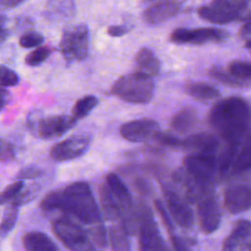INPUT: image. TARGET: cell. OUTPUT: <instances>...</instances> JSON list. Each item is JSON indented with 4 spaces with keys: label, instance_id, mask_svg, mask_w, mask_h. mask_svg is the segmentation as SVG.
Returning a JSON list of instances; mask_svg holds the SVG:
<instances>
[{
    "label": "cell",
    "instance_id": "7c38bea8",
    "mask_svg": "<svg viewBox=\"0 0 251 251\" xmlns=\"http://www.w3.org/2000/svg\"><path fill=\"white\" fill-rule=\"evenodd\" d=\"M163 192L172 221L181 227H191L194 224V216L186 200L171 188L163 187Z\"/></svg>",
    "mask_w": 251,
    "mask_h": 251
},
{
    "label": "cell",
    "instance_id": "e575fe53",
    "mask_svg": "<svg viewBox=\"0 0 251 251\" xmlns=\"http://www.w3.org/2000/svg\"><path fill=\"white\" fill-rule=\"evenodd\" d=\"M159 143H161L162 145L165 146H170V147H174V148H181V144H182V139L170 134V133H166V132H162L159 131L155 137H154Z\"/></svg>",
    "mask_w": 251,
    "mask_h": 251
},
{
    "label": "cell",
    "instance_id": "277c9868",
    "mask_svg": "<svg viewBox=\"0 0 251 251\" xmlns=\"http://www.w3.org/2000/svg\"><path fill=\"white\" fill-rule=\"evenodd\" d=\"M106 185L112 193L119 208L123 226H125L126 230L129 235L134 233L138 225V219L134 211L132 197L129 190L127 189L122 178L114 173H110L107 175Z\"/></svg>",
    "mask_w": 251,
    "mask_h": 251
},
{
    "label": "cell",
    "instance_id": "5bb4252c",
    "mask_svg": "<svg viewBox=\"0 0 251 251\" xmlns=\"http://www.w3.org/2000/svg\"><path fill=\"white\" fill-rule=\"evenodd\" d=\"M90 138L87 136H73L56 143L50 149V157L57 162L76 159L88 149Z\"/></svg>",
    "mask_w": 251,
    "mask_h": 251
},
{
    "label": "cell",
    "instance_id": "603a6c76",
    "mask_svg": "<svg viewBox=\"0 0 251 251\" xmlns=\"http://www.w3.org/2000/svg\"><path fill=\"white\" fill-rule=\"evenodd\" d=\"M128 233L121 222L109 228L108 238L112 251H130Z\"/></svg>",
    "mask_w": 251,
    "mask_h": 251
},
{
    "label": "cell",
    "instance_id": "3957f363",
    "mask_svg": "<svg viewBox=\"0 0 251 251\" xmlns=\"http://www.w3.org/2000/svg\"><path fill=\"white\" fill-rule=\"evenodd\" d=\"M154 91L155 83L152 76L137 72L121 76L111 88L112 95L131 104L149 103Z\"/></svg>",
    "mask_w": 251,
    "mask_h": 251
},
{
    "label": "cell",
    "instance_id": "f1b7e54d",
    "mask_svg": "<svg viewBox=\"0 0 251 251\" xmlns=\"http://www.w3.org/2000/svg\"><path fill=\"white\" fill-rule=\"evenodd\" d=\"M228 73L234 76L250 81L251 77V65L247 61L234 60L231 61L228 65Z\"/></svg>",
    "mask_w": 251,
    "mask_h": 251
},
{
    "label": "cell",
    "instance_id": "d4e9b609",
    "mask_svg": "<svg viewBox=\"0 0 251 251\" xmlns=\"http://www.w3.org/2000/svg\"><path fill=\"white\" fill-rule=\"evenodd\" d=\"M185 92L198 100H213L220 96V91L205 82H192L185 86Z\"/></svg>",
    "mask_w": 251,
    "mask_h": 251
},
{
    "label": "cell",
    "instance_id": "6da1fadb",
    "mask_svg": "<svg viewBox=\"0 0 251 251\" xmlns=\"http://www.w3.org/2000/svg\"><path fill=\"white\" fill-rule=\"evenodd\" d=\"M39 206L44 212L59 210L72 215L84 225H101V212L89 184L85 181L73 182L49 192Z\"/></svg>",
    "mask_w": 251,
    "mask_h": 251
},
{
    "label": "cell",
    "instance_id": "e0dca14e",
    "mask_svg": "<svg viewBox=\"0 0 251 251\" xmlns=\"http://www.w3.org/2000/svg\"><path fill=\"white\" fill-rule=\"evenodd\" d=\"M181 9L176 0H159L147 7L143 12V20L149 25H158L176 17Z\"/></svg>",
    "mask_w": 251,
    "mask_h": 251
},
{
    "label": "cell",
    "instance_id": "52a82bcc",
    "mask_svg": "<svg viewBox=\"0 0 251 251\" xmlns=\"http://www.w3.org/2000/svg\"><path fill=\"white\" fill-rule=\"evenodd\" d=\"M52 229L70 251H96L86 231L69 219L56 220L52 225Z\"/></svg>",
    "mask_w": 251,
    "mask_h": 251
},
{
    "label": "cell",
    "instance_id": "484cf974",
    "mask_svg": "<svg viewBox=\"0 0 251 251\" xmlns=\"http://www.w3.org/2000/svg\"><path fill=\"white\" fill-rule=\"evenodd\" d=\"M100 198L102 204V212L104 213L106 219L109 221L122 222L119 208L106 184H104L100 190Z\"/></svg>",
    "mask_w": 251,
    "mask_h": 251
},
{
    "label": "cell",
    "instance_id": "8d00e7d4",
    "mask_svg": "<svg viewBox=\"0 0 251 251\" xmlns=\"http://www.w3.org/2000/svg\"><path fill=\"white\" fill-rule=\"evenodd\" d=\"M50 8L54 12H59L63 14L70 15L71 11L74 9V4L72 0H50Z\"/></svg>",
    "mask_w": 251,
    "mask_h": 251
},
{
    "label": "cell",
    "instance_id": "ba28073f",
    "mask_svg": "<svg viewBox=\"0 0 251 251\" xmlns=\"http://www.w3.org/2000/svg\"><path fill=\"white\" fill-rule=\"evenodd\" d=\"M216 162L215 155L201 153L189 155L183 161L184 174L200 187L208 189L216 172Z\"/></svg>",
    "mask_w": 251,
    "mask_h": 251
},
{
    "label": "cell",
    "instance_id": "f6af8a7d",
    "mask_svg": "<svg viewBox=\"0 0 251 251\" xmlns=\"http://www.w3.org/2000/svg\"><path fill=\"white\" fill-rule=\"evenodd\" d=\"M7 96H8V92L2 86H0V111L4 108L7 102Z\"/></svg>",
    "mask_w": 251,
    "mask_h": 251
},
{
    "label": "cell",
    "instance_id": "ffe728a7",
    "mask_svg": "<svg viewBox=\"0 0 251 251\" xmlns=\"http://www.w3.org/2000/svg\"><path fill=\"white\" fill-rule=\"evenodd\" d=\"M136 63V72L154 76L158 75L160 71V61L155 56L153 51L147 47H142L136 54L135 57Z\"/></svg>",
    "mask_w": 251,
    "mask_h": 251
},
{
    "label": "cell",
    "instance_id": "30bf717a",
    "mask_svg": "<svg viewBox=\"0 0 251 251\" xmlns=\"http://www.w3.org/2000/svg\"><path fill=\"white\" fill-rule=\"evenodd\" d=\"M197 214L199 226L203 232L212 233L219 228L222 211L218 197L212 188L197 199Z\"/></svg>",
    "mask_w": 251,
    "mask_h": 251
},
{
    "label": "cell",
    "instance_id": "836d02e7",
    "mask_svg": "<svg viewBox=\"0 0 251 251\" xmlns=\"http://www.w3.org/2000/svg\"><path fill=\"white\" fill-rule=\"evenodd\" d=\"M19 82L18 75L6 66L0 65V86H15Z\"/></svg>",
    "mask_w": 251,
    "mask_h": 251
},
{
    "label": "cell",
    "instance_id": "4fadbf2b",
    "mask_svg": "<svg viewBox=\"0 0 251 251\" xmlns=\"http://www.w3.org/2000/svg\"><path fill=\"white\" fill-rule=\"evenodd\" d=\"M160 131V126L153 119H138L125 123L120 127L121 135L130 142H144Z\"/></svg>",
    "mask_w": 251,
    "mask_h": 251
},
{
    "label": "cell",
    "instance_id": "f546056e",
    "mask_svg": "<svg viewBox=\"0 0 251 251\" xmlns=\"http://www.w3.org/2000/svg\"><path fill=\"white\" fill-rule=\"evenodd\" d=\"M52 49L47 46H40L31 51L25 57V64L30 67L41 65L51 54Z\"/></svg>",
    "mask_w": 251,
    "mask_h": 251
},
{
    "label": "cell",
    "instance_id": "9c48e42d",
    "mask_svg": "<svg viewBox=\"0 0 251 251\" xmlns=\"http://www.w3.org/2000/svg\"><path fill=\"white\" fill-rule=\"evenodd\" d=\"M227 36L228 34L226 32V30L216 27H178L172 31L170 39L176 44L202 45L212 42H222L226 40Z\"/></svg>",
    "mask_w": 251,
    "mask_h": 251
},
{
    "label": "cell",
    "instance_id": "1f68e13d",
    "mask_svg": "<svg viewBox=\"0 0 251 251\" xmlns=\"http://www.w3.org/2000/svg\"><path fill=\"white\" fill-rule=\"evenodd\" d=\"M24 188V182L22 180H18L8 185L1 193H0V205L11 202Z\"/></svg>",
    "mask_w": 251,
    "mask_h": 251
},
{
    "label": "cell",
    "instance_id": "d6a6232c",
    "mask_svg": "<svg viewBox=\"0 0 251 251\" xmlns=\"http://www.w3.org/2000/svg\"><path fill=\"white\" fill-rule=\"evenodd\" d=\"M43 41H44V38L40 33L36 31H29L23 34L20 37L19 44L24 48H31V47L40 46Z\"/></svg>",
    "mask_w": 251,
    "mask_h": 251
},
{
    "label": "cell",
    "instance_id": "cb8c5ba5",
    "mask_svg": "<svg viewBox=\"0 0 251 251\" xmlns=\"http://www.w3.org/2000/svg\"><path fill=\"white\" fill-rule=\"evenodd\" d=\"M197 121V112L191 107L180 109L171 121V126L179 132H185L192 128Z\"/></svg>",
    "mask_w": 251,
    "mask_h": 251
},
{
    "label": "cell",
    "instance_id": "f35d334b",
    "mask_svg": "<svg viewBox=\"0 0 251 251\" xmlns=\"http://www.w3.org/2000/svg\"><path fill=\"white\" fill-rule=\"evenodd\" d=\"M170 238H171V241H172V244H173V247H174L175 251H191L187 247L185 242L181 238L176 236L174 232L170 234Z\"/></svg>",
    "mask_w": 251,
    "mask_h": 251
},
{
    "label": "cell",
    "instance_id": "7dc6e473",
    "mask_svg": "<svg viewBox=\"0 0 251 251\" xmlns=\"http://www.w3.org/2000/svg\"><path fill=\"white\" fill-rule=\"evenodd\" d=\"M162 251H167V249H165V250H162Z\"/></svg>",
    "mask_w": 251,
    "mask_h": 251
},
{
    "label": "cell",
    "instance_id": "b9f144b4",
    "mask_svg": "<svg viewBox=\"0 0 251 251\" xmlns=\"http://www.w3.org/2000/svg\"><path fill=\"white\" fill-rule=\"evenodd\" d=\"M6 18L2 15H0V44L3 43L9 34V30L6 25Z\"/></svg>",
    "mask_w": 251,
    "mask_h": 251
},
{
    "label": "cell",
    "instance_id": "ab89813d",
    "mask_svg": "<svg viewBox=\"0 0 251 251\" xmlns=\"http://www.w3.org/2000/svg\"><path fill=\"white\" fill-rule=\"evenodd\" d=\"M14 158V151L10 144L3 143L0 145V160L1 161H9Z\"/></svg>",
    "mask_w": 251,
    "mask_h": 251
},
{
    "label": "cell",
    "instance_id": "2e32d148",
    "mask_svg": "<svg viewBox=\"0 0 251 251\" xmlns=\"http://www.w3.org/2000/svg\"><path fill=\"white\" fill-rule=\"evenodd\" d=\"M221 251H251V224L248 220H239L233 225Z\"/></svg>",
    "mask_w": 251,
    "mask_h": 251
},
{
    "label": "cell",
    "instance_id": "83f0119b",
    "mask_svg": "<svg viewBox=\"0 0 251 251\" xmlns=\"http://www.w3.org/2000/svg\"><path fill=\"white\" fill-rule=\"evenodd\" d=\"M211 76L221 81L222 83L231 87H249L250 81L238 78L228 72H224L220 69H213L210 72Z\"/></svg>",
    "mask_w": 251,
    "mask_h": 251
},
{
    "label": "cell",
    "instance_id": "7a4b0ae2",
    "mask_svg": "<svg viewBox=\"0 0 251 251\" xmlns=\"http://www.w3.org/2000/svg\"><path fill=\"white\" fill-rule=\"evenodd\" d=\"M209 123L227 143H240L249 133V103L240 97L223 99L211 109Z\"/></svg>",
    "mask_w": 251,
    "mask_h": 251
},
{
    "label": "cell",
    "instance_id": "8992f818",
    "mask_svg": "<svg viewBox=\"0 0 251 251\" xmlns=\"http://www.w3.org/2000/svg\"><path fill=\"white\" fill-rule=\"evenodd\" d=\"M249 0H213L198 10L204 21L212 24H228L240 18L248 7Z\"/></svg>",
    "mask_w": 251,
    "mask_h": 251
},
{
    "label": "cell",
    "instance_id": "4316f807",
    "mask_svg": "<svg viewBox=\"0 0 251 251\" xmlns=\"http://www.w3.org/2000/svg\"><path fill=\"white\" fill-rule=\"evenodd\" d=\"M98 105L97 97L93 95H86L78 99L73 108L72 117L77 122L85 118Z\"/></svg>",
    "mask_w": 251,
    "mask_h": 251
},
{
    "label": "cell",
    "instance_id": "d590c367",
    "mask_svg": "<svg viewBox=\"0 0 251 251\" xmlns=\"http://www.w3.org/2000/svg\"><path fill=\"white\" fill-rule=\"evenodd\" d=\"M154 205H155V208H156L158 214L160 215L162 221L164 222L165 226H166V228H167L169 234L173 233V232H174V224H173V221H172V219H171V217H170L168 211H167L166 208H165L164 203H163L160 199H156V200L154 201Z\"/></svg>",
    "mask_w": 251,
    "mask_h": 251
},
{
    "label": "cell",
    "instance_id": "7402d4cb",
    "mask_svg": "<svg viewBox=\"0 0 251 251\" xmlns=\"http://www.w3.org/2000/svg\"><path fill=\"white\" fill-rule=\"evenodd\" d=\"M251 165V141L250 133H248L239 144L230 166L235 174H242L249 171Z\"/></svg>",
    "mask_w": 251,
    "mask_h": 251
},
{
    "label": "cell",
    "instance_id": "60d3db41",
    "mask_svg": "<svg viewBox=\"0 0 251 251\" xmlns=\"http://www.w3.org/2000/svg\"><path fill=\"white\" fill-rule=\"evenodd\" d=\"M128 28L126 25H112L108 27L107 33L112 37H120L128 32Z\"/></svg>",
    "mask_w": 251,
    "mask_h": 251
},
{
    "label": "cell",
    "instance_id": "ee69618b",
    "mask_svg": "<svg viewBox=\"0 0 251 251\" xmlns=\"http://www.w3.org/2000/svg\"><path fill=\"white\" fill-rule=\"evenodd\" d=\"M23 1L24 0H0V10L13 9Z\"/></svg>",
    "mask_w": 251,
    "mask_h": 251
},
{
    "label": "cell",
    "instance_id": "ac0fdd59",
    "mask_svg": "<svg viewBox=\"0 0 251 251\" xmlns=\"http://www.w3.org/2000/svg\"><path fill=\"white\" fill-rule=\"evenodd\" d=\"M75 124L76 121L72 116H51L39 122L38 135L43 139L59 137L69 131Z\"/></svg>",
    "mask_w": 251,
    "mask_h": 251
},
{
    "label": "cell",
    "instance_id": "4dcf8cb0",
    "mask_svg": "<svg viewBox=\"0 0 251 251\" xmlns=\"http://www.w3.org/2000/svg\"><path fill=\"white\" fill-rule=\"evenodd\" d=\"M18 218V208L10 206L0 223V236L6 235L15 226Z\"/></svg>",
    "mask_w": 251,
    "mask_h": 251
},
{
    "label": "cell",
    "instance_id": "7bdbcfd3",
    "mask_svg": "<svg viewBox=\"0 0 251 251\" xmlns=\"http://www.w3.org/2000/svg\"><path fill=\"white\" fill-rule=\"evenodd\" d=\"M240 34L243 37V39L246 40V46H247V48H249V45H250V24H249V20H247V22L242 25V27L240 29Z\"/></svg>",
    "mask_w": 251,
    "mask_h": 251
},
{
    "label": "cell",
    "instance_id": "d6986e66",
    "mask_svg": "<svg viewBox=\"0 0 251 251\" xmlns=\"http://www.w3.org/2000/svg\"><path fill=\"white\" fill-rule=\"evenodd\" d=\"M220 140L213 134L207 132H200L189 135L187 138L182 139L181 148L192 150L195 153L215 155L219 149Z\"/></svg>",
    "mask_w": 251,
    "mask_h": 251
},
{
    "label": "cell",
    "instance_id": "bcb514c9",
    "mask_svg": "<svg viewBox=\"0 0 251 251\" xmlns=\"http://www.w3.org/2000/svg\"><path fill=\"white\" fill-rule=\"evenodd\" d=\"M154 1H156V0H143L144 3H149V2H154Z\"/></svg>",
    "mask_w": 251,
    "mask_h": 251
},
{
    "label": "cell",
    "instance_id": "9a60e30c",
    "mask_svg": "<svg viewBox=\"0 0 251 251\" xmlns=\"http://www.w3.org/2000/svg\"><path fill=\"white\" fill-rule=\"evenodd\" d=\"M224 204L230 214H241L250 209L251 190L248 184L235 183L224 192Z\"/></svg>",
    "mask_w": 251,
    "mask_h": 251
},
{
    "label": "cell",
    "instance_id": "5b68a950",
    "mask_svg": "<svg viewBox=\"0 0 251 251\" xmlns=\"http://www.w3.org/2000/svg\"><path fill=\"white\" fill-rule=\"evenodd\" d=\"M89 31L84 24L65 28L60 41V50L67 63L81 61L88 54Z\"/></svg>",
    "mask_w": 251,
    "mask_h": 251
},
{
    "label": "cell",
    "instance_id": "8fae6325",
    "mask_svg": "<svg viewBox=\"0 0 251 251\" xmlns=\"http://www.w3.org/2000/svg\"><path fill=\"white\" fill-rule=\"evenodd\" d=\"M165 249L166 245L153 214L148 207L143 206L139 217V250L161 251Z\"/></svg>",
    "mask_w": 251,
    "mask_h": 251
},
{
    "label": "cell",
    "instance_id": "74e56055",
    "mask_svg": "<svg viewBox=\"0 0 251 251\" xmlns=\"http://www.w3.org/2000/svg\"><path fill=\"white\" fill-rule=\"evenodd\" d=\"M42 175V172L35 167H28V168H25L23 169L17 176V177L20 179L22 178H34V177H38Z\"/></svg>",
    "mask_w": 251,
    "mask_h": 251
},
{
    "label": "cell",
    "instance_id": "44dd1931",
    "mask_svg": "<svg viewBox=\"0 0 251 251\" xmlns=\"http://www.w3.org/2000/svg\"><path fill=\"white\" fill-rule=\"evenodd\" d=\"M23 245L26 251H59L51 238L41 231H29L23 236Z\"/></svg>",
    "mask_w": 251,
    "mask_h": 251
}]
</instances>
